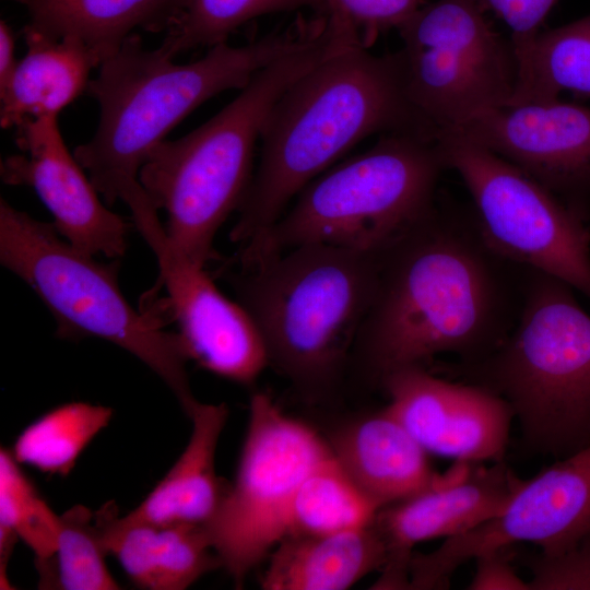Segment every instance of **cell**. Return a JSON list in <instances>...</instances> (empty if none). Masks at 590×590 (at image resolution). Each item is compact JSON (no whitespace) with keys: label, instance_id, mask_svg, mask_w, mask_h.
I'll return each instance as SVG.
<instances>
[{"label":"cell","instance_id":"cell-1","mask_svg":"<svg viewBox=\"0 0 590 590\" xmlns=\"http://www.w3.org/2000/svg\"><path fill=\"white\" fill-rule=\"evenodd\" d=\"M474 217L436 205L378 252L376 292L358 330L349 377L380 388L389 374L438 354L472 363L512 329L503 262Z\"/></svg>","mask_w":590,"mask_h":590},{"label":"cell","instance_id":"cell-2","mask_svg":"<svg viewBox=\"0 0 590 590\" xmlns=\"http://www.w3.org/2000/svg\"><path fill=\"white\" fill-rule=\"evenodd\" d=\"M368 47L345 27L276 101L229 232L233 243L241 247L263 235L309 182L366 138L397 131L432 137L406 97L399 51L378 56Z\"/></svg>","mask_w":590,"mask_h":590},{"label":"cell","instance_id":"cell-3","mask_svg":"<svg viewBox=\"0 0 590 590\" xmlns=\"http://www.w3.org/2000/svg\"><path fill=\"white\" fill-rule=\"evenodd\" d=\"M299 20L243 46L227 42L205 56L176 63L131 34L101 62L86 93L99 106L94 135L73 152L107 205L141 187L139 173L152 149L188 114L227 90H243L257 72L297 49L318 31Z\"/></svg>","mask_w":590,"mask_h":590},{"label":"cell","instance_id":"cell-4","mask_svg":"<svg viewBox=\"0 0 590 590\" xmlns=\"http://www.w3.org/2000/svg\"><path fill=\"white\" fill-rule=\"evenodd\" d=\"M377 275L378 252L323 244L224 274L260 332L269 366L309 405L329 403L345 385Z\"/></svg>","mask_w":590,"mask_h":590},{"label":"cell","instance_id":"cell-5","mask_svg":"<svg viewBox=\"0 0 590 590\" xmlns=\"http://www.w3.org/2000/svg\"><path fill=\"white\" fill-rule=\"evenodd\" d=\"M334 45L329 28L319 30L297 49L255 74L215 116L176 140L155 145L139 180L165 231L191 261L206 267L215 258V236L237 211L253 175V154L263 125L286 88Z\"/></svg>","mask_w":590,"mask_h":590},{"label":"cell","instance_id":"cell-6","mask_svg":"<svg viewBox=\"0 0 590 590\" xmlns=\"http://www.w3.org/2000/svg\"><path fill=\"white\" fill-rule=\"evenodd\" d=\"M527 278L517 322L500 345L444 369L507 401L522 448L560 459L590 445V316L569 285L530 269Z\"/></svg>","mask_w":590,"mask_h":590},{"label":"cell","instance_id":"cell-7","mask_svg":"<svg viewBox=\"0 0 590 590\" xmlns=\"http://www.w3.org/2000/svg\"><path fill=\"white\" fill-rule=\"evenodd\" d=\"M444 169L429 135L381 134L309 182L263 235L239 247L234 263L251 266L309 244L379 252L433 210Z\"/></svg>","mask_w":590,"mask_h":590},{"label":"cell","instance_id":"cell-8","mask_svg":"<svg viewBox=\"0 0 590 590\" xmlns=\"http://www.w3.org/2000/svg\"><path fill=\"white\" fill-rule=\"evenodd\" d=\"M0 263L24 281L54 317L60 339H101L127 351L168 387L189 417L200 402L176 332L139 312L118 283V263H103L66 240L55 225L0 199Z\"/></svg>","mask_w":590,"mask_h":590},{"label":"cell","instance_id":"cell-9","mask_svg":"<svg viewBox=\"0 0 590 590\" xmlns=\"http://www.w3.org/2000/svg\"><path fill=\"white\" fill-rule=\"evenodd\" d=\"M332 457L319 432L286 414L267 392L251 396L235 480L203 524L235 586L243 587L286 536L298 487Z\"/></svg>","mask_w":590,"mask_h":590},{"label":"cell","instance_id":"cell-10","mask_svg":"<svg viewBox=\"0 0 590 590\" xmlns=\"http://www.w3.org/2000/svg\"><path fill=\"white\" fill-rule=\"evenodd\" d=\"M475 0L426 2L397 31L406 97L433 132L506 106L517 60Z\"/></svg>","mask_w":590,"mask_h":590},{"label":"cell","instance_id":"cell-11","mask_svg":"<svg viewBox=\"0 0 590 590\" xmlns=\"http://www.w3.org/2000/svg\"><path fill=\"white\" fill-rule=\"evenodd\" d=\"M446 168L458 173L487 246L508 262L553 276L590 299V232L582 212L498 155L437 135Z\"/></svg>","mask_w":590,"mask_h":590},{"label":"cell","instance_id":"cell-12","mask_svg":"<svg viewBox=\"0 0 590 590\" xmlns=\"http://www.w3.org/2000/svg\"><path fill=\"white\" fill-rule=\"evenodd\" d=\"M589 533L590 445L522 480L494 518L429 553L413 552L410 589H447L460 565L488 550L529 542L544 555H557Z\"/></svg>","mask_w":590,"mask_h":590},{"label":"cell","instance_id":"cell-13","mask_svg":"<svg viewBox=\"0 0 590 590\" xmlns=\"http://www.w3.org/2000/svg\"><path fill=\"white\" fill-rule=\"evenodd\" d=\"M134 228L156 258L166 308L189 361L236 384L252 385L268 364L252 318L226 297L205 271L167 235L146 192L127 203Z\"/></svg>","mask_w":590,"mask_h":590},{"label":"cell","instance_id":"cell-14","mask_svg":"<svg viewBox=\"0 0 590 590\" xmlns=\"http://www.w3.org/2000/svg\"><path fill=\"white\" fill-rule=\"evenodd\" d=\"M380 389L388 410L428 453L465 462L504 460L515 415L493 391L420 366L389 374Z\"/></svg>","mask_w":590,"mask_h":590},{"label":"cell","instance_id":"cell-15","mask_svg":"<svg viewBox=\"0 0 590 590\" xmlns=\"http://www.w3.org/2000/svg\"><path fill=\"white\" fill-rule=\"evenodd\" d=\"M522 479L503 461H455L422 492L378 510L374 524L387 545V560L371 589H410L409 566L416 544L464 533L497 516Z\"/></svg>","mask_w":590,"mask_h":590},{"label":"cell","instance_id":"cell-16","mask_svg":"<svg viewBox=\"0 0 590 590\" xmlns=\"http://www.w3.org/2000/svg\"><path fill=\"white\" fill-rule=\"evenodd\" d=\"M21 153L1 161L5 185L32 188L52 215L59 234L92 256L118 260L128 248L132 222L108 209L74 154L67 148L58 116L16 128Z\"/></svg>","mask_w":590,"mask_h":590},{"label":"cell","instance_id":"cell-17","mask_svg":"<svg viewBox=\"0 0 590 590\" xmlns=\"http://www.w3.org/2000/svg\"><path fill=\"white\" fill-rule=\"evenodd\" d=\"M437 135L498 155L557 197L590 191V108L559 99L506 105Z\"/></svg>","mask_w":590,"mask_h":590},{"label":"cell","instance_id":"cell-18","mask_svg":"<svg viewBox=\"0 0 590 590\" xmlns=\"http://www.w3.org/2000/svg\"><path fill=\"white\" fill-rule=\"evenodd\" d=\"M326 439L342 471L379 509L422 492L442 474L387 406L343 421Z\"/></svg>","mask_w":590,"mask_h":590},{"label":"cell","instance_id":"cell-19","mask_svg":"<svg viewBox=\"0 0 590 590\" xmlns=\"http://www.w3.org/2000/svg\"><path fill=\"white\" fill-rule=\"evenodd\" d=\"M228 408L199 402L187 446L170 470L125 517L152 526L206 523L216 511L228 483L216 475L215 453Z\"/></svg>","mask_w":590,"mask_h":590},{"label":"cell","instance_id":"cell-20","mask_svg":"<svg viewBox=\"0 0 590 590\" xmlns=\"http://www.w3.org/2000/svg\"><path fill=\"white\" fill-rule=\"evenodd\" d=\"M386 542L374 524L320 535H287L268 555L264 590H345L387 560Z\"/></svg>","mask_w":590,"mask_h":590},{"label":"cell","instance_id":"cell-21","mask_svg":"<svg viewBox=\"0 0 590 590\" xmlns=\"http://www.w3.org/2000/svg\"><path fill=\"white\" fill-rule=\"evenodd\" d=\"M27 46L13 78L0 94V126L15 129L22 123L59 113L86 92L91 70L98 62L88 47L71 36L51 38L28 27Z\"/></svg>","mask_w":590,"mask_h":590},{"label":"cell","instance_id":"cell-22","mask_svg":"<svg viewBox=\"0 0 590 590\" xmlns=\"http://www.w3.org/2000/svg\"><path fill=\"white\" fill-rule=\"evenodd\" d=\"M28 12L26 27L51 38L84 43L98 66L114 55L135 28L168 31L188 0H15Z\"/></svg>","mask_w":590,"mask_h":590},{"label":"cell","instance_id":"cell-23","mask_svg":"<svg viewBox=\"0 0 590 590\" xmlns=\"http://www.w3.org/2000/svg\"><path fill=\"white\" fill-rule=\"evenodd\" d=\"M514 50L517 78L507 105L548 103L564 91L590 97V14L540 31Z\"/></svg>","mask_w":590,"mask_h":590},{"label":"cell","instance_id":"cell-24","mask_svg":"<svg viewBox=\"0 0 590 590\" xmlns=\"http://www.w3.org/2000/svg\"><path fill=\"white\" fill-rule=\"evenodd\" d=\"M113 409L87 402L62 404L26 426L10 450L20 464L67 476L113 417Z\"/></svg>","mask_w":590,"mask_h":590},{"label":"cell","instance_id":"cell-25","mask_svg":"<svg viewBox=\"0 0 590 590\" xmlns=\"http://www.w3.org/2000/svg\"><path fill=\"white\" fill-rule=\"evenodd\" d=\"M378 510L332 457L298 487L286 536L331 534L365 527L374 521Z\"/></svg>","mask_w":590,"mask_h":590},{"label":"cell","instance_id":"cell-26","mask_svg":"<svg viewBox=\"0 0 590 590\" xmlns=\"http://www.w3.org/2000/svg\"><path fill=\"white\" fill-rule=\"evenodd\" d=\"M300 9L317 15L328 13L326 0H188L158 49L175 58L193 48H210L227 42L234 31L255 17Z\"/></svg>","mask_w":590,"mask_h":590},{"label":"cell","instance_id":"cell-27","mask_svg":"<svg viewBox=\"0 0 590 590\" xmlns=\"http://www.w3.org/2000/svg\"><path fill=\"white\" fill-rule=\"evenodd\" d=\"M56 551L39 568L40 586L63 590H117L119 583L107 568L108 555L95 511L75 505L59 515Z\"/></svg>","mask_w":590,"mask_h":590},{"label":"cell","instance_id":"cell-28","mask_svg":"<svg viewBox=\"0 0 590 590\" xmlns=\"http://www.w3.org/2000/svg\"><path fill=\"white\" fill-rule=\"evenodd\" d=\"M60 516L40 497L11 451L0 450V553L11 555L22 540L35 554L38 567L56 551Z\"/></svg>","mask_w":590,"mask_h":590},{"label":"cell","instance_id":"cell-29","mask_svg":"<svg viewBox=\"0 0 590 590\" xmlns=\"http://www.w3.org/2000/svg\"><path fill=\"white\" fill-rule=\"evenodd\" d=\"M150 565L153 590H184L222 567L203 524L153 526Z\"/></svg>","mask_w":590,"mask_h":590},{"label":"cell","instance_id":"cell-30","mask_svg":"<svg viewBox=\"0 0 590 590\" xmlns=\"http://www.w3.org/2000/svg\"><path fill=\"white\" fill-rule=\"evenodd\" d=\"M530 590H590V533L557 555L529 554Z\"/></svg>","mask_w":590,"mask_h":590},{"label":"cell","instance_id":"cell-31","mask_svg":"<svg viewBox=\"0 0 590 590\" xmlns=\"http://www.w3.org/2000/svg\"><path fill=\"white\" fill-rule=\"evenodd\" d=\"M328 13L351 23L369 46L382 32L398 30L426 0H326Z\"/></svg>","mask_w":590,"mask_h":590},{"label":"cell","instance_id":"cell-32","mask_svg":"<svg viewBox=\"0 0 590 590\" xmlns=\"http://www.w3.org/2000/svg\"><path fill=\"white\" fill-rule=\"evenodd\" d=\"M485 11L498 16L510 30L512 46L534 37L558 0H475Z\"/></svg>","mask_w":590,"mask_h":590},{"label":"cell","instance_id":"cell-33","mask_svg":"<svg viewBox=\"0 0 590 590\" xmlns=\"http://www.w3.org/2000/svg\"><path fill=\"white\" fill-rule=\"evenodd\" d=\"M514 545L485 551L474 557L476 569L469 590H530L511 565Z\"/></svg>","mask_w":590,"mask_h":590},{"label":"cell","instance_id":"cell-34","mask_svg":"<svg viewBox=\"0 0 590 590\" xmlns=\"http://www.w3.org/2000/svg\"><path fill=\"white\" fill-rule=\"evenodd\" d=\"M15 38L4 21L0 23V94L4 93L15 72Z\"/></svg>","mask_w":590,"mask_h":590}]
</instances>
